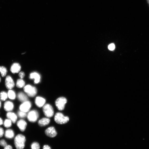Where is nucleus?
<instances>
[{"mask_svg": "<svg viewBox=\"0 0 149 149\" xmlns=\"http://www.w3.org/2000/svg\"><path fill=\"white\" fill-rule=\"evenodd\" d=\"M19 117L21 118H24L26 117L27 115L26 113L20 110L17 113Z\"/></svg>", "mask_w": 149, "mask_h": 149, "instance_id": "obj_24", "label": "nucleus"}, {"mask_svg": "<svg viewBox=\"0 0 149 149\" xmlns=\"http://www.w3.org/2000/svg\"><path fill=\"white\" fill-rule=\"evenodd\" d=\"M26 138L25 136L22 134L17 135L14 140V143L17 149H23L25 146Z\"/></svg>", "mask_w": 149, "mask_h": 149, "instance_id": "obj_1", "label": "nucleus"}, {"mask_svg": "<svg viewBox=\"0 0 149 149\" xmlns=\"http://www.w3.org/2000/svg\"><path fill=\"white\" fill-rule=\"evenodd\" d=\"M31 102L28 101H27L23 102L19 107L20 110L26 113L29 111L31 107Z\"/></svg>", "mask_w": 149, "mask_h": 149, "instance_id": "obj_7", "label": "nucleus"}, {"mask_svg": "<svg viewBox=\"0 0 149 149\" xmlns=\"http://www.w3.org/2000/svg\"><path fill=\"white\" fill-rule=\"evenodd\" d=\"M4 135L6 138L11 139L14 138L15 136V133L13 130L8 129L6 130Z\"/></svg>", "mask_w": 149, "mask_h": 149, "instance_id": "obj_18", "label": "nucleus"}, {"mask_svg": "<svg viewBox=\"0 0 149 149\" xmlns=\"http://www.w3.org/2000/svg\"><path fill=\"white\" fill-rule=\"evenodd\" d=\"M25 82L22 79H18L16 82V86L18 88H21L24 87L25 85Z\"/></svg>", "mask_w": 149, "mask_h": 149, "instance_id": "obj_20", "label": "nucleus"}, {"mask_svg": "<svg viewBox=\"0 0 149 149\" xmlns=\"http://www.w3.org/2000/svg\"><path fill=\"white\" fill-rule=\"evenodd\" d=\"M1 106H2V103L1 101L0 100V109L1 108Z\"/></svg>", "mask_w": 149, "mask_h": 149, "instance_id": "obj_33", "label": "nucleus"}, {"mask_svg": "<svg viewBox=\"0 0 149 149\" xmlns=\"http://www.w3.org/2000/svg\"><path fill=\"white\" fill-rule=\"evenodd\" d=\"M3 121L2 119L0 117V126H2L3 124Z\"/></svg>", "mask_w": 149, "mask_h": 149, "instance_id": "obj_32", "label": "nucleus"}, {"mask_svg": "<svg viewBox=\"0 0 149 149\" xmlns=\"http://www.w3.org/2000/svg\"><path fill=\"white\" fill-rule=\"evenodd\" d=\"M50 120L48 118H44L39 121L38 123L40 126L42 127L48 125L50 123Z\"/></svg>", "mask_w": 149, "mask_h": 149, "instance_id": "obj_16", "label": "nucleus"}, {"mask_svg": "<svg viewBox=\"0 0 149 149\" xmlns=\"http://www.w3.org/2000/svg\"><path fill=\"white\" fill-rule=\"evenodd\" d=\"M0 73L2 77H5L7 73L6 68L4 66H0Z\"/></svg>", "mask_w": 149, "mask_h": 149, "instance_id": "obj_23", "label": "nucleus"}, {"mask_svg": "<svg viewBox=\"0 0 149 149\" xmlns=\"http://www.w3.org/2000/svg\"><path fill=\"white\" fill-rule=\"evenodd\" d=\"M43 110L44 114L47 117H51L54 114V111L52 107L49 104L44 105Z\"/></svg>", "mask_w": 149, "mask_h": 149, "instance_id": "obj_5", "label": "nucleus"}, {"mask_svg": "<svg viewBox=\"0 0 149 149\" xmlns=\"http://www.w3.org/2000/svg\"><path fill=\"white\" fill-rule=\"evenodd\" d=\"M108 49L111 51L114 50L115 49V46L114 44H111L108 46Z\"/></svg>", "mask_w": 149, "mask_h": 149, "instance_id": "obj_27", "label": "nucleus"}, {"mask_svg": "<svg viewBox=\"0 0 149 149\" xmlns=\"http://www.w3.org/2000/svg\"><path fill=\"white\" fill-rule=\"evenodd\" d=\"M43 149H51L50 147L49 146L45 145L44 146Z\"/></svg>", "mask_w": 149, "mask_h": 149, "instance_id": "obj_31", "label": "nucleus"}, {"mask_svg": "<svg viewBox=\"0 0 149 149\" xmlns=\"http://www.w3.org/2000/svg\"><path fill=\"white\" fill-rule=\"evenodd\" d=\"M8 94L4 91H2L0 93V99L2 101H4L6 100L8 98Z\"/></svg>", "mask_w": 149, "mask_h": 149, "instance_id": "obj_21", "label": "nucleus"}, {"mask_svg": "<svg viewBox=\"0 0 149 149\" xmlns=\"http://www.w3.org/2000/svg\"><path fill=\"white\" fill-rule=\"evenodd\" d=\"M4 149H13L12 147L10 145H7L4 147Z\"/></svg>", "mask_w": 149, "mask_h": 149, "instance_id": "obj_30", "label": "nucleus"}, {"mask_svg": "<svg viewBox=\"0 0 149 149\" xmlns=\"http://www.w3.org/2000/svg\"><path fill=\"white\" fill-rule=\"evenodd\" d=\"M39 117L38 112L36 110H32L30 111L27 116L28 120L30 122L34 123L36 122Z\"/></svg>", "mask_w": 149, "mask_h": 149, "instance_id": "obj_6", "label": "nucleus"}, {"mask_svg": "<svg viewBox=\"0 0 149 149\" xmlns=\"http://www.w3.org/2000/svg\"><path fill=\"white\" fill-rule=\"evenodd\" d=\"M19 76L21 79H22L25 77V74L23 72V71H21L19 73Z\"/></svg>", "mask_w": 149, "mask_h": 149, "instance_id": "obj_29", "label": "nucleus"}, {"mask_svg": "<svg viewBox=\"0 0 149 149\" xmlns=\"http://www.w3.org/2000/svg\"><path fill=\"white\" fill-rule=\"evenodd\" d=\"M147 1L149 6V0H147Z\"/></svg>", "mask_w": 149, "mask_h": 149, "instance_id": "obj_34", "label": "nucleus"}, {"mask_svg": "<svg viewBox=\"0 0 149 149\" xmlns=\"http://www.w3.org/2000/svg\"><path fill=\"white\" fill-rule=\"evenodd\" d=\"M55 122L59 124H64L67 123L69 121V117L65 116L62 113L57 112L56 113L54 117Z\"/></svg>", "mask_w": 149, "mask_h": 149, "instance_id": "obj_2", "label": "nucleus"}, {"mask_svg": "<svg viewBox=\"0 0 149 149\" xmlns=\"http://www.w3.org/2000/svg\"><path fill=\"white\" fill-rule=\"evenodd\" d=\"M23 90L30 97H34L37 93V90L36 88L29 85H27L24 87Z\"/></svg>", "mask_w": 149, "mask_h": 149, "instance_id": "obj_3", "label": "nucleus"}, {"mask_svg": "<svg viewBox=\"0 0 149 149\" xmlns=\"http://www.w3.org/2000/svg\"><path fill=\"white\" fill-rule=\"evenodd\" d=\"M6 116L7 118L10 120L14 123H15L17 119V116L15 113L8 112Z\"/></svg>", "mask_w": 149, "mask_h": 149, "instance_id": "obj_15", "label": "nucleus"}, {"mask_svg": "<svg viewBox=\"0 0 149 149\" xmlns=\"http://www.w3.org/2000/svg\"><path fill=\"white\" fill-rule=\"evenodd\" d=\"M0 145L4 147L7 145V143L4 140L0 141Z\"/></svg>", "mask_w": 149, "mask_h": 149, "instance_id": "obj_26", "label": "nucleus"}, {"mask_svg": "<svg viewBox=\"0 0 149 149\" xmlns=\"http://www.w3.org/2000/svg\"><path fill=\"white\" fill-rule=\"evenodd\" d=\"M29 78L31 79H34L35 84H37L40 81V76L38 73L33 72L30 74Z\"/></svg>", "mask_w": 149, "mask_h": 149, "instance_id": "obj_14", "label": "nucleus"}, {"mask_svg": "<svg viewBox=\"0 0 149 149\" xmlns=\"http://www.w3.org/2000/svg\"><path fill=\"white\" fill-rule=\"evenodd\" d=\"M4 134V130L3 128L0 127V138L2 137Z\"/></svg>", "mask_w": 149, "mask_h": 149, "instance_id": "obj_28", "label": "nucleus"}, {"mask_svg": "<svg viewBox=\"0 0 149 149\" xmlns=\"http://www.w3.org/2000/svg\"><path fill=\"white\" fill-rule=\"evenodd\" d=\"M14 107V104L12 102L9 101H7L4 103V108L6 111L10 112L13 110Z\"/></svg>", "mask_w": 149, "mask_h": 149, "instance_id": "obj_10", "label": "nucleus"}, {"mask_svg": "<svg viewBox=\"0 0 149 149\" xmlns=\"http://www.w3.org/2000/svg\"><path fill=\"white\" fill-rule=\"evenodd\" d=\"M46 134L50 137L54 138L57 135V132L55 128L53 127H50L45 131Z\"/></svg>", "mask_w": 149, "mask_h": 149, "instance_id": "obj_9", "label": "nucleus"}, {"mask_svg": "<svg viewBox=\"0 0 149 149\" xmlns=\"http://www.w3.org/2000/svg\"><path fill=\"white\" fill-rule=\"evenodd\" d=\"M17 124L22 132H24L27 126V123L25 120L21 119L17 122Z\"/></svg>", "mask_w": 149, "mask_h": 149, "instance_id": "obj_12", "label": "nucleus"}, {"mask_svg": "<svg viewBox=\"0 0 149 149\" xmlns=\"http://www.w3.org/2000/svg\"><path fill=\"white\" fill-rule=\"evenodd\" d=\"M21 69L20 65L18 63H14L12 65L10 71L13 74L19 73Z\"/></svg>", "mask_w": 149, "mask_h": 149, "instance_id": "obj_11", "label": "nucleus"}, {"mask_svg": "<svg viewBox=\"0 0 149 149\" xmlns=\"http://www.w3.org/2000/svg\"><path fill=\"white\" fill-rule=\"evenodd\" d=\"M31 148L32 149H40V145L38 142H34L31 145Z\"/></svg>", "mask_w": 149, "mask_h": 149, "instance_id": "obj_25", "label": "nucleus"}, {"mask_svg": "<svg viewBox=\"0 0 149 149\" xmlns=\"http://www.w3.org/2000/svg\"><path fill=\"white\" fill-rule=\"evenodd\" d=\"M3 124L5 127L8 128L11 126L12 122L8 119H6L3 122Z\"/></svg>", "mask_w": 149, "mask_h": 149, "instance_id": "obj_22", "label": "nucleus"}, {"mask_svg": "<svg viewBox=\"0 0 149 149\" xmlns=\"http://www.w3.org/2000/svg\"><path fill=\"white\" fill-rule=\"evenodd\" d=\"M5 85L6 87L9 90L12 89L15 87V82L10 76H8L6 77Z\"/></svg>", "mask_w": 149, "mask_h": 149, "instance_id": "obj_8", "label": "nucleus"}, {"mask_svg": "<svg viewBox=\"0 0 149 149\" xmlns=\"http://www.w3.org/2000/svg\"><path fill=\"white\" fill-rule=\"evenodd\" d=\"M17 98L21 102H24L28 100V98L25 93L20 92L17 94Z\"/></svg>", "mask_w": 149, "mask_h": 149, "instance_id": "obj_17", "label": "nucleus"}, {"mask_svg": "<svg viewBox=\"0 0 149 149\" xmlns=\"http://www.w3.org/2000/svg\"><path fill=\"white\" fill-rule=\"evenodd\" d=\"M1 77H0V82H1Z\"/></svg>", "mask_w": 149, "mask_h": 149, "instance_id": "obj_35", "label": "nucleus"}, {"mask_svg": "<svg viewBox=\"0 0 149 149\" xmlns=\"http://www.w3.org/2000/svg\"><path fill=\"white\" fill-rule=\"evenodd\" d=\"M67 102V99L64 97L58 98L55 101V105L58 110H64L65 105Z\"/></svg>", "mask_w": 149, "mask_h": 149, "instance_id": "obj_4", "label": "nucleus"}, {"mask_svg": "<svg viewBox=\"0 0 149 149\" xmlns=\"http://www.w3.org/2000/svg\"><path fill=\"white\" fill-rule=\"evenodd\" d=\"M35 103L36 105L39 108H41L46 103V100L42 97H38L35 99Z\"/></svg>", "mask_w": 149, "mask_h": 149, "instance_id": "obj_13", "label": "nucleus"}, {"mask_svg": "<svg viewBox=\"0 0 149 149\" xmlns=\"http://www.w3.org/2000/svg\"><path fill=\"white\" fill-rule=\"evenodd\" d=\"M8 97L10 99L15 100L16 97V95L15 92L12 89H9L7 93Z\"/></svg>", "mask_w": 149, "mask_h": 149, "instance_id": "obj_19", "label": "nucleus"}]
</instances>
